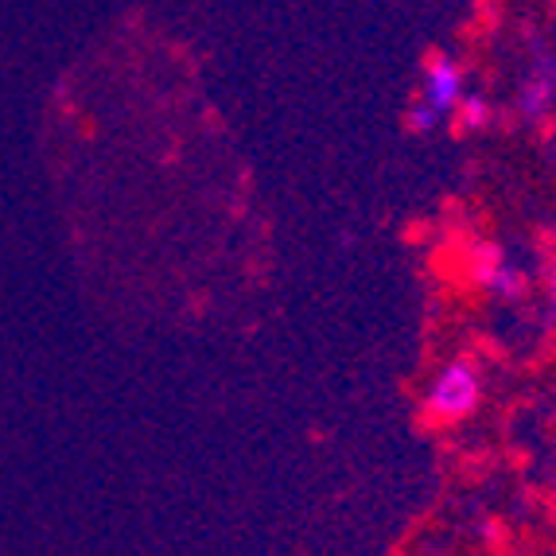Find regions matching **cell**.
<instances>
[{
  "label": "cell",
  "mask_w": 556,
  "mask_h": 556,
  "mask_svg": "<svg viewBox=\"0 0 556 556\" xmlns=\"http://www.w3.org/2000/svg\"><path fill=\"white\" fill-rule=\"evenodd\" d=\"M440 117H444V113H440L432 102H425V98H420L417 105H408V113H405V129L413 132V137H425V132L437 129Z\"/></svg>",
  "instance_id": "7"
},
{
  "label": "cell",
  "mask_w": 556,
  "mask_h": 556,
  "mask_svg": "<svg viewBox=\"0 0 556 556\" xmlns=\"http://www.w3.org/2000/svg\"><path fill=\"white\" fill-rule=\"evenodd\" d=\"M486 292H494L498 300H521L529 292V277L514 265L510 257H502V265L494 269V277L486 280Z\"/></svg>",
  "instance_id": "4"
},
{
  "label": "cell",
  "mask_w": 556,
  "mask_h": 556,
  "mask_svg": "<svg viewBox=\"0 0 556 556\" xmlns=\"http://www.w3.org/2000/svg\"><path fill=\"white\" fill-rule=\"evenodd\" d=\"M556 105V55H538L518 90V110L526 121H545Z\"/></svg>",
  "instance_id": "3"
},
{
  "label": "cell",
  "mask_w": 556,
  "mask_h": 556,
  "mask_svg": "<svg viewBox=\"0 0 556 556\" xmlns=\"http://www.w3.org/2000/svg\"><path fill=\"white\" fill-rule=\"evenodd\" d=\"M502 257H506V250H502V245H491V241L471 245V253H467V273H471L475 285L486 288V280H491L494 269L502 265Z\"/></svg>",
  "instance_id": "5"
},
{
  "label": "cell",
  "mask_w": 556,
  "mask_h": 556,
  "mask_svg": "<svg viewBox=\"0 0 556 556\" xmlns=\"http://www.w3.org/2000/svg\"><path fill=\"white\" fill-rule=\"evenodd\" d=\"M548 296L556 300V261H553V265H548Z\"/></svg>",
  "instance_id": "8"
},
{
  "label": "cell",
  "mask_w": 556,
  "mask_h": 556,
  "mask_svg": "<svg viewBox=\"0 0 556 556\" xmlns=\"http://www.w3.org/2000/svg\"><path fill=\"white\" fill-rule=\"evenodd\" d=\"M425 102H432L440 113H455L464 102V66L447 51H432L425 59Z\"/></svg>",
  "instance_id": "2"
},
{
  "label": "cell",
  "mask_w": 556,
  "mask_h": 556,
  "mask_svg": "<svg viewBox=\"0 0 556 556\" xmlns=\"http://www.w3.org/2000/svg\"><path fill=\"white\" fill-rule=\"evenodd\" d=\"M491 102L482 98V93H464V102L455 105V121H459V129H467V132H479V129H486L491 125Z\"/></svg>",
  "instance_id": "6"
},
{
  "label": "cell",
  "mask_w": 556,
  "mask_h": 556,
  "mask_svg": "<svg viewBox=\"0 0 556 556\" xmlns=\"http://www.w3.org/2000/svg\"><path fill=\"white\" fill-rule=\"evenodd\" d=\"M479 401H482V378L475 370V362L455 358L432 378L420 408H425V417L432 425H459V420H467L479 408Z\"/></svg>",
  "instance_id": "1"
}]
</instances>
